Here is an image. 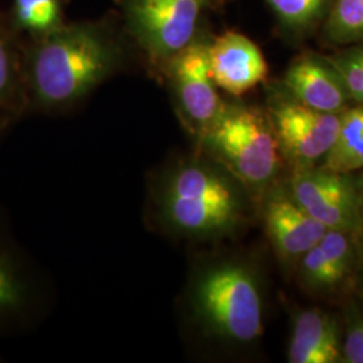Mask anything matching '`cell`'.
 <instances>
[{
	"mask_svg": "<svg viewBox=\"0 0 363 363\" xmlns=\"http://www.w3.org/2000/svg\"><path fill=\"white\" fill-rule=\"evenodd\" d=\"M157 208L169 230L194 238L230 233L244 214L233 182L198 160H184L169 171L157 195Z\"/></svg>",
	"mask_w": 363,
	"mask_h": 363,
	"instance_id": "cell-1",
	"label": "cell"
},
{
	"mask_svg": "<svg viewBox=\"0 0 363 363\" xmlns=\"http://www.w3.org/2000/svg\"><path fill=\"white\" fill-rule=\"evenodd\" d=\"M113 52L91 27L54 31L31 60V86L39 103L61 105L85 96L111 72Z\"/></svg>",
	"mask_w": 363,
	"mask_h": 363,
	"instance_id": "cell-2",
	"label": "cell"
},
{
	"mask_svg": "<svg viewBox=\"0 0 363 363\" xmlns=\"http://www.w3.org/2000/svg\"><path fill=\"white\" fill-rule=\"evenodd\" d=\"M190 306L211 337L247 345L264 333L259 280L242 262L225 261L205 268L193 283Z\"/></svg>",
	"mask_w": 363,
	"mask_h": 363,
	"instance_id": "cell-3",
	"label": "cell"
},
{
	"mask_svg": "<svg viewBox=\"0 0 363 363\" xmlns=\"http://www.w3.org/2000/svg\"><path fill=\"white\" fill-rule=\"evenodd\" d=\"M208 152L253 190L271 184L281 164V152L271 121L257 109L232 106L203 135Z\"/></svg>",
	"mask_w": 363,
	"mask_h": 363,
	"instance_id": "cell-4",
	"label": "cell"
},
{
	"mask_svg": "<svg viewBox=\"0 0 363 363\" xmlns=\"http://www.w3.org/2000/svg\"><path fill=\"white\" fill-rule=\"evenodd\" d=\"M291 194L327 230H339L352 237L362 233L358 191L350 175L323 166L294 169Z\"/></svg>",
	"mask_w": 363,
	"mask_h": 363,
	"instance_id": "cell-5",
	"label": "cell"
},
{
	"mask_svg": "<svg viewBox=\"0 0 363 363\" xmlns=\"http://www.w3.org/2000/svg\"><path fill=\"white\" fill-rule=\"evenodd\" d=\"M203 0H128L135 37L156 62H169L194 39Z\"/></svg>",
	"mask_w": 363,
	"mask_h": 363,
	"instance_id": "cell-6",
	"label": "cell"
},
{
	"mask_svg": "<svg viewBox=\"0 0 363 363\" xmlns=\"http://www.w3.org/2000/svg\"><path fill=\"white\" fill-rule=\"evenodd\" d=\"M271 124L281 156L294 169H308L331 150L340 115L315 111L291 99L273 105Z\"/></svg>",
	"mask_w": 363,
	"mask_h": 363,
	"instance_id": "cell-7",
	"label": "cell"
},
{
	"mask_svg": "<svg viewBox=\"0 0 363 363\" xmlns=\"http://www.w3.org/2000/svg\"><path fill=\"white\" fill-rule=\"evenodd\" d=\"M169 64L179 108L190 124L203 135L225 109L210 73L208 45L193 40Z\"/></svg>",
	"mask_w": 363,
	"mask_h": 363,
	"instance_id": "cell-8",
	"label": "cell"
},
{
	"mask_svg": "<svg viewBox=\"0 0 363 363\" xmlns=\"http://www.w3.org/2000/svg\"><path fill=\"white\" fill-rule=\"evenodd\" d=\"M208 66L217 88L242 96L261 84L268 64L259 46L238 33H225L208 45Z\"/></svg>",
	"mask_w": 363,
	"mask_h": 363,
	"instance_id": "cell-9",
	"label": "cell"
},
{
	"mask_svg": "<svg viewBox=\"0 0 363 363\" xmlns=\"http://www.w3.org/2000/svg\"><path fill=\"white\" fill-rule=\"evenodd\" d=\"M265 228L276 253L284 261L300 259L318 245L327 229L300 206L291 191H276L265 205Z\"/></svg>",
	"mask_w": 363,
	"mask_h": 363,
	"instance_id": "cell-10",
	"label": "cell"
},
{
	"mask_svg": "<svg viewBox=\"0 0 363 363\" xmlns=\"http://www.w3.org/2000/svg\"><path fill=\"white\" fill-rule=\"evenodd\" d=\"M292 100L315 111L340 115L347 109L349 94L328 61L304 57L295 61L284 77Z\"/></svg>",
	"mask_w": 363,
	"mask_h": 363,
	"instance_id": "cell-11",
	"label": "cell"
},
{
	"mask_svg": "<svg viewBox=\"0 0 363 363\" xmlns=\"http://www.w3.org/2000/svg\"><path fill=\"white\" fill-rule=\"evenodd\" d=\"M342 355V334L337 320L319 308L298 311L294 318L288 347L291 363H337Z\"/></svg>",
	"mask_w": 363,
	"mask_h": 363,
	"instance_id": "cell-12",
	"label": "cell"
},
{
	"mask_svg": "<svg viewBox=\"0 0 363 363\" xmlns=\"http://www.w3.org/2000/svg\"><path fill=\"white\" fill-rule=\"evenodd\" d=\"M323 167L347 175L363 169V105L340 113L337 139L323 159Z\"/></svg>",
	"mask_w": 363,
	"mask_h": 363,
	"instance_id": "cell-13",
	"label": "cell"
},
{
	"mask_svg": "<svg viewBox=\"0 0 363 363\" xmlns=\"http://www.w3.org/2000/svg\"><path fill=\"white\" fill-rule=\"evenodd\" d=\"M31 300L26 272L13 252L0 245V325L25 315Z\"/></svg>",
	"mask_w": 363,
	"mask_h": 363,
	"instance_id": "cell-14",
	"label": "cell"
},
{
	"mask_svg": "<svg viewBox=\"0 0 363 363\" xmlns=\"http://www.w3.org/2000/svg\"><path fill=\"white\" fill-rule=\"evenodd\" d=\"M319 247L323 256L322 292H331L350 276L354 261L352 235L339 230H327Z\"/></svg>",
	"mask_w": 363,
	"mask_h": 363,
	"instance_id": "cell-15",
	"label": "cell"
},
{
	"mask_svg": "<svg viewBox=\"0 0 363 363\" xmlns=\"http://www.w3.org/2000/svg\"><path fill=\"white\" fill-rule=\"evenodd\" d=\"M327 31L339 42L363 38V0H337Z\"/></svg>",
	"mask_w": 363,
	"mask_h": 363,
	"instance_id": "cell-16",
	"label": "cell"
},
{
	"mask_svg": "<svg viewBox=\"0 0 363 363\" xmlns=\"http://www.w3.org/2000/svg\"><path fill=\"white\" fill-rule=\"evenodd\" d=\"M16 15L27 28L45 31L55 25L60 3L58 0H16Z\"/></svg>",
	"mask_w": 363,
	"mask_h": 363,
	"instance_id": "cell-17",
	"label": "cell"
},
{
	"mask_svg": "<svg viewBox=\"0 0 363 363\" xmlns=\"http://www.w3.org/2000/svg\"><path fill=\"white\" fill-rule=\"evenodd\" d=\"M267 3L286 25L303 27L316 19L325 0H267Z\"/></svg>",
	"mask_w": 363,
	"mask_h": 363,
	"instance_id": "cell-18",
	"label": "cell"
},
{
	"mask_svg": "<svg viewBox=\"0 0 363 363\" xmlns=\"http://www.w3.org/2000/svg\"><path fill=\"white\" fill-rule=\"evenodd\" d=\"M328 62L337 70L350 100L357 101L363 91V49L330 58Z\"/></svg>",
	"mask_w": 363,
	"mask_h": 363,
	"instance_id": "cell-19",
	"label": "cell"
},
{
	"mask_svg": "<svg viewBox=\"0 0 363 363\" xmlns=\"http://www.w3.org/2000/svg\"><path fill=\"white\" fill-rule=\"evenodd\" d=\"M340 362L363 363V311L354 303L345 312Z\"/></svg>",
	"mask_w": 363,
	"mask_h": 363,
	"instance_id": "cell-20",
	"label": "cell"
},
{
	"mask_svg": "<svg viewBox=\"0 0 363 363\" xmlns=\"http://www.w3.org/2000/svg\"><path fill=\"white\" fill-rule=\"evenodd\" d=\"M15 89V67L11 52L0 35V105L7 104Z\"/></svg>",
	"mask_w": 363,
	"mask_h": 363,
	"instance_id": "cell-21",
	"label": "cell"
},
{
	"mask_svg": "<svg viewBox=\"0 0 363 363\" xmlns=\"http://www.w3.org/2000/svg\"><path fill=\"white\" fill-rule=\"evenodd\" d=\"M355 186H357V191H358L359 208H361V214H362L363 218V174L358 179H355Z\"/></svg>",
	"mask_w": 363,
	"mask_h": 363,
	"instance_id": "cell-22",
	"label": "cell"
},
{
	"mask_svg": "<svg viewBox=\"0 0 363 363\" xmlns=\"http://www.w3.org/2000/svg\"><path fill=\"white\" fill-rule=\"evenodd\" d=\"M357 103H359V104L363 105V91L361 93V96L358 97V100H357Z\"/></svg>",
	"mask_w": 363,
	"mask_h": 363,
	"instance_id": "cell-23",
	"label": "cell"
}]
</instances>
